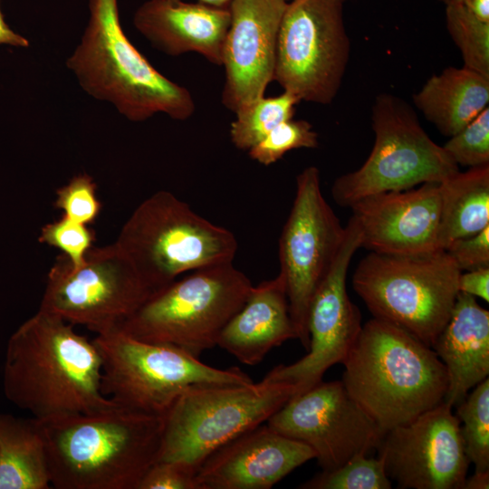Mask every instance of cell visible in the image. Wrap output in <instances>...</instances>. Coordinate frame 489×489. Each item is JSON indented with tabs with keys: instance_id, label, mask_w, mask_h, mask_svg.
Wrapping results in <instances>:
<instances>
[{
	"instance_id": "obj_1",
	"label": "cell",
	"mask_w": 489,
	"mask_h": 489,
	"mask_svg": "<svg viewBox=\"0 0 489 489\" xmlns=\"http://www.w3.org/2000/svg\"><path fill=\"white\" fill-rule=\"evenodd\" d=\"M74 325L38 309L10 336L3 390L15 407L41 422L114 404L101 389V359Z\"/></svg>"
},
{
	"instance_id": "obj_2",
	"label": "cell",
	"mask_w": 489,
	"mask_h": 489,
	"mask_svg": "<svg viewBox=\"0 0 489 489\" xmlns=\"http://www.w3.org/2000/svg\"><path fill=\"white\" fill-rule=\"evenodd\" d=\"M42 423L56 489H138L158 461L161 416L114 403Z\"/></svg>"
},
{
	"instance_id": "obj_3",
	"label": "cell",
	"mask_w": 489,
	"mask_h": 489,
	"mask_svg": "<svg viewBox=\"0 0 489 489\" xmlns=\"http://www.w3.org/2000/svg\"><path fill=\"white\" fill-rule=\"evenodd\" d=\"M342 364L347 392L385 432L437 406L447 390L432 347L376 318L362 325Z\"/></svg>"
},
{
	"instance_id": "obj_4",
	"label": "cell",
	"mask_w": 489,
	"mask_h": 489,
	"mask_svg": "<svg viewBox=\"0 0 489 489\" xmlns=\"http://www.w3.org/2000/svg\"><path fill=\"white\" fill-rule=\"evenodd\" d=\"M89 18L66 60L80 87L111 104L130 121L157 113L186 120L196 110L190 91L160 73L131 43L120 24L118 0H89Z\"/></svg>"
},
{
	"instance_id": "obj_5",
	"label": "cell",
	"mask_w": 489,
	"mask_h": 489,
	"mask_svg": "<svg viewBox=\"0 0 489 489\" xmlns=\"http://www.w3.org/2000/svg\"><path fill=\"white\" fill-rule=\"evenodd\" d=\"M114 243L156 291L183 273L233 263L238 248L230 230L166 190L134 209Z\"/></svg>"
},
{
	"instance_id": "obj_6",
	"label": "cell",
	"mask_w": 489,
	"mask_h": 489,
	"mask_svg": "<svg viewBox=\"0 0 489 489\" xmlns=\"http://www.w3.org/2000/svg\"><path fill=\"white\" fill-rule=\"evenodd\" d=\"M460 273L445 250L417 255L369 252L354 271L352 287L373 318L432 347L451 315Z\"/></svg>"
},
{
	"instance_id": "obj_7",
	"label": "cell",
	"mask_w": 489,
	"mask_h": 489,
	"mask_svg": "<svg viewBox=\"0 0 489 489\" xmlns=\"http://www.w3.org/2000/svg\"><path fill=\"white\" fill-rule=\"evenodd\" d=\"M253 286L233 263L197 269L157 291L119 329L198 358L216 346Z\"/></svg>"
},
{
	"instance_id": "obj_8",
	"label": "cell",
	"mask_w": 489,
	"mask_h": 489,
	"mask_svg": "<svg viewBox=\"0 0 489 489\" xmlns=\"http://www.w3.org/2000/svg\"><path fill=\"white\" fill-rule=\"evenodd\" d=\"M296 393L292 384L263 379L250 385H192L162 417L158 461L181 462L197 471L214 451L266 422Z\"/></svg>"
},
{
	"instance_id": "obj_9",
	"label": "cell",
	"mask_w": 489,
	"mask_h": 489,
	"mask_svg": "<svg viewBox=\"0 0 489 489\" xmlns=\"http://www.w3.org/2000/svg\"><path fill=\"white\" fill-rule=\"evenodd\" d=\"M101 359V389L114 403L161 416L188 387L202 383L250 385L237 367L222 369L178 348L138 340L120 329L92 340Z\"/></svg>"
},
{
	"instance_id": "obj_10",
	"label": "cell",
	"mask_w": 489,
	"mask_h": 489,
	"mask_svg": "<svg viewBox=\"0 0 489 489\" xmlns=\"http://www.w3.org/2000/svg\"><path fill=\"white\" fill-rule=\"evenodd\" d=\"M374 145L357 170L333 182L335 203L349 206L365 197L402 191L424 183H440L459 166L422 128L413 108L389 93L376 97L372 106Z\"/></svg>"
},
{
	"instance_id": "obj_11",
	"label": "cell",
	"mask_w": 489,
	"mask_h": 489,
	"mask_svg": "<svg viewBox=\"0 0 489 489\" xmlns=\"http://www.w3.org/2000/svg\"><path fill=\"white\" fill-rule=\"evenodd\" d=\"M156 292L113 243L92 247L77 267L59 255L39 309L98 335L119 329Z\"/></svg>"
},
{
	"instance_id": "obj_12",
	"label": "cell",
	"mask_w": 489,
	"mask_h": 489,
	"mask_svg": "<svg viewBox=\"0 0 489 489\" xmlns=\"http://www.w3.org/2000/svg\"><path fill=\"white\" fill-rule=\"evenodd\" d=\"M345 0H292L278 34L273 81L300 101L330 104L349 62Z\"/></svg>"
},
{
	"instance_id": "obj_13",
	"label": "cell",
	"mask_w": 489,
	"mask_h": 489,
	"mask_svg": "<svg viewBox=\"0 0 489 489\" xmlns=\"http://www.w3.org/2000/svg\"><path fill=\"white\" fill-rule=\"evenodd\" d=\"M346 228L325 200L314 166L296 177V192L279 239L280 272L297 340L309 349L307 320L312 299L328 274L345 238Z\"/></svg>"
},
{
	"instance_id": "obj_14",
	"label": "cell",
	"mask_w": 489,
	"mask_h": 489,
	"mask_svg": "<svg viewBox=\"0 0 489 489\" xmlns=\"http://www.w3.org/2000/svg\"><path fill=\"white\" fill-rule=\"evenodd\" d=\"M266 424L309 446L322 471L378 450L385 431L352 399L341 380L320 382L291 398Z\"/></svg>"
},
{
	"instance_id": "obj_15",
	"label": "cell",
	"mask_w": 489,
	"mask_h": 489,
	"mask_svg": "<svg viewBox=\"0 0 489 489\" xmlns=\"http://www.w3.org/2000/svg\"><path fill=\"white\" fill-rule=\"evenodd\" d=\"M345 228L339 254L309 307L307 354L290 365L274 367L263 379L266 382L292 384L297 388L296 395L321 382L331 366L342 363L362 329L360 312L350 299L346 287L350 264L361 247L360 234L352 216Z\"/></svg>"
},
{
	"instance_id": "obj_16",
	"label": "cell",
	"mask_w": 489,
	"mask_h": 489,
	"mask_svg": "<svg viewBox=\"0 0 489 489\" xmlns=\"http://www.w3.org/2000/svg\"><path fill=\"white\" fill-rule=\"evenodd\" d=\"M378 455L401 489H462L470 464L460 421L445 401L386 431Z\"/></svg>"
},
{
	"instance_id": "obj_17",
	"label": "cell",
	"mask_w": 489,
	"mask_h": 489,
	"mask_svg": "<svg viewBox=\"0 0 489 489\" xmlns=\"http://www.w3.org/2000/svg\"><path fill=\"white\" fill-rule=\"evenodd\" d=\"M287 0H232L222 52L223 105L235 113L264 96L273 81L278 34Z\"/></svg>"
},
{
	"instance_id": "obj_18",
	"label": "cell",
	"mask_w": 489,
	"mask_h": 489,
	"mask_svg": "<svg viewBox=\"0 0 489 489\" xmlns=\"http://www.w3.org/2000/svg\"><path fill=\"white\" fill-rule=\"evenodd\" d=\"M439 183L370 195L350 206L361 247L391 255H417L437 249Z\"/></svg>"
},
{
	"instance_id": "obj_19",
	"label": "cell",
	"mask_w": 489,
	"mask_h": 489,
	"mask_svg": "<svg viewBox=\"0 0 489 489\" xmlns=\"http://www.w3.org/2000/svg\"><path fill=\"white\" fill-rule=\"evenodd\" d=\"M313 458L309 446L263 423L214 451L196 477L199 489H269Z\"/></svg>"
},
{
	"instance_id": "obj_20",
	"label": "cell",
	"mask_w": 489,
	"mask_h": 489,
	"mask_svg": "<svg viewBox=\"0 0 489 489\" xmlns=\"http://www.w3.org/2000/svg\"><path fill=\"white\" fill-rule=\"evenodd\" d=\"M230 24L228 7L182 0H147L135 11L133 25L157 50L177 56L197 53L222 65Z\"/></svg>"
},
{
	"instance_id": "obj_21",
	"label": "cell",
	"mask_w": 489,
	"mask_h": 489,
	"mask_svg": "<svg viewBox=\"0 0 489 489\" xmlns=\"http://www.w3.org/2000/svg\"><path fill=\"white\" fill-rule=\"evenodd\" d=\"M297 339L283 276L253 286L244 303L222 330L216 346L241 363H260L284 341Z\"/></svg>"
},
{
	"instance_id": "obj_22",
	"label": "cell",
	"mask_w": 489,
	"mask_h": 489,
	"mask_svg": "<svg viewBox=\"0 0 489 489\" xmlns=\"http://www.w3.org/2000/svg\"><path fill=\"white\" fill-rule=\"evenodd\" d=\"M432 349L444 364L447 390L444 401L457 406L489 375V312L469 294L458 292L449 320Z\"/></svg>"
},
{
	"instance_id": "obj_23",
	"label": "cell",
	"mask_w": 489,
	"mask_h": 489,
	"mask_svg": "<svg viewBox=\"0 0 489 489\" xmlns=\"http://www.w3.org/2000/svg\"><path fill=\"white\" fill-rule=\"evenodd\" d=\"M413 101L441 134L450 138L488 107L489 77L450 66L432 75L413 95Z\"/></svg>"
},
{
	"instance_id": "obj_24",
	"label": "cell",
	"mask_w": 489,
	"mask_h": 489,
	"mask_svg": "<svg viewBox=\"0 0 489 489\" xmlns=\"http://www.w3.org/2000/svg\"><path fill=\"white\" fill-rule=\"evenodd\" d=\"M51 487L43 423L0 413V489Z\"/></svg>"
},
{
	"instance_id": "obj_25",
	"label": "cell",
	"mask_w": 489,
	"mask_h": 489,
	"mask_svg": "<svg viewBox=\"0 0 489 489\" xmlns=\"http://www.w3.org/2000/svg\"><path fill=\"white\" fill-rule=\"evenodd\" d=\"M437 249L489 226V165L460 170L439 183Z\"/></svg>"
},
{
	"instance_id": "obj_26",
	"label": "cell",
	"mask_w": 489,
	"mask_h": 489,
	"mask_svg": "<svg viewBox=\"0 0 489 489\" xmlns=\"http://www.w3.org/2000/svg\"><path fill=\"white\" fill-rule=\"evenodd\" d=\"M300 100L283 91L262 97L237 110L230 125V139L235 148L249 150L281 122L292 119Z\"/></svg>"
},
{
	"instance_id": "obj_27",
	"label": "cell",
	"mask_w": 489,
	"mask_h": 489,
	"mask_svg": "<svg viewBox=\"0 0 489 489\" xmlns=\"http://www.w3.org/2000/svg\"><path fill=\"white\" fill-rule=\"evenodd\" d=\"M456 407L470 463L475 471H489V379L473 388Z\"/></svg>"
},
{
	"instance_id": "obj_28",
	"label": "cell",
	"mask_w": 489,
	"mask_h": 489,
	"mask_svg": "<svg viewBox=\"0 0 489 489\" xmlns=\"http://www.w3.org/2000/svg\"><path fill=\"white\" fill-rule=\"evenodd\" d=\"M446 19L464 67L489 77V22L480 19L463 3L446 5Z\"/></svg>"
},
{
	"instance_id": "obj_29",
	"label": "cell",
	"mask_w": 489,
	"mask_h": 489,
	"mask_svg": "<svg viewBox=\"0 0 489 489\" xmlns=\"http://www.w3.org/2000/svg\"><path fill=\"white\" fill-rule=\"evenodd\" d=\"M392 482L383 459L358 455L330 471H321L299 488L302 489H390Z\"/></svg>"
},
{
	"instance_id": "obj_30",
	"label": "cell",
	"mask_w": 489,
	"mask_h": 489,
	"mask_svg": "<svg viewBox=\"0 0 489 489\" xmlns=\"http://www.w3.org/2000/svg\"><path fill=\"white\" fill-rule=\"evenodd\" d=\"M318 133L305 120L290 119L281 122L260 142L248 150L249 157L264 166L281 159L285 153L297 149H316Z\"/></svg>"
},
{
	"instance_id": "obj_31",
	"label": "cell",
	"mask_w": 489,
	"mask_h": 489,
	"mask_svg": "<svg viewBox=\"0 0 489 489\" xmlns=\"http://www.w3.org/2000/svg\"><path fill=\"white\" fill-rule=\"evenodd\" d=\"M38 240L59 249L71 265L77 267L86 261L89 251L93 247L95 235L87 225L62 215L61 218L42 227Z\"/></svg>"
},
{
	"instance_id": "obj_32",
	"label": "cell",
	"mask_w": 489,
	"mask_h": 489,
	"mask_svg": "<svg viewBox=\"0 0 489 489\" xmlns=\"http://www.w3.org/2000/svg\"><path fill=\"white\" fill-rule=\"evenodd\" d=\"M443 148L458 166L489 165V108L450 137Z\"/></svg>"
},
{
	"instance_id": "obj_33",
	"label": "cell",
	"mask_w": 489,
	"mask_h": 489,
	"mask_svg": "<svg viewBox=\"0 0 489 489\" xmlns=\"http://www.w3.org/2000/svg\"><path fill=\"white\" fill-rule=\"evenodd\" d=\"M53 205L63 216L87 225L96 221L101 209L97 185L87 173L73 176L59 187Z\"/></svg>"
},
{
	"instance_id": "obj_34",
	"label": "cell",
	"mask_w": 489,
	"mask_h": 489,
	"mask_svg": "<svg viewBox=\"0 0 489 489\" xmlns=\"http://www.w3.org/2000/svg\"><path fill=\"white\" fill-rule=\"evenodd\" d=\"M197 470L176 461H157L146 472L138 489H199Z\"/></svg>"
},
{
	"instance_id": "obj_35",
	"label": "cell",
	"mask_w": 489,
	"mask_h": 489,
	"mask_svg": "<svg viewBox=\"0 0 489 489\" xmlns=\"http://www.w3.org/2000/svg\"><path fill=\"white\" fill-rule=\"evenodd\" d=\"M445 251L461 272L489 267V226L474 235L455 240Z\"/></svg>"
},
{
	"instance_id": "obj_36",
	"label": "cell",
	"mask_w": 489,
	"mask_h": 489,
	"mask_svg": "<svg viewBox=\"0 0 489 489\" xmlns=\"http://www.w3.org/2000/svg\"><path fill=\"white\" fill-rule=\"evenodd\" d=\"M457 287L460 292L489 302V267L461 272Z\"/></svg>"
},
{
	"instance_id": "obj_37",
	"label": "cell",
	"mask_w": 489,
	"mask_h": 489,
	"mask_svg": "<svg viewBox=\"0 0 489 489\" xmlns=\"http://www.w3.org/2000/svg\"><path fill=\"white\" fill-rule=\"evenodd\" d=\"M0 44L10 45L16 48H27L30 43L27 38L14 32L5 21L0 9Z\"/></svg>"
},
{
	"instance_id": "obj_38",
	"label": "cell",
	"mask_w": 489,
	"mask_h": 489,
	"mask_svg": "<svg viewBox=\"0 0 489 489\" xmlns=\"http://www.w3.org/2000/svg\"><path fill=\"white\" fill-rule=\"evenodd\" d=\"M489 488V471H475L470 476L466 477L462 489H488Z\"/></svg>"
},
{
	"instance_id": "obj_39",
	"label": "cell",
	"mask_w": 489,
	"mask_h": 489,
	"mask_svg": "<svg viewBox=\"0 0 489 489\" xmlns=\"http://www.w3.org/2000/svg\"><path fill=\"white\" fill-rule=\"evenodd\" d=\"M460 3H463L483 21L489 22V0H463Z\"/></svg>"
},
{
	"instance_id": "obj_40",
	"label": "cell",
	"mask_w": 489,
	"mask_h": 489,
	"mask_svg": "<svg viewBox=\"0 0 489 489\" xmlns=\"http://www.w3.org/2000/svg\"><path fill=\"white\" fill-rule=\"evenodd\" d=\"M232 0H198L207 5L218 6V7H228Z\"/></svg>"
},
{
	"instance_id": "obj_41",
	"label": "cell",
	"mask_w": 489,
	"mask_h": 489,
	"mask_svg": "<svg viewBox=\"0 0 489 489\" xmlns=\"http://www.w3.org/2000/svg\"><path fill=\"white\" fill-rule=\"evenodd\" d=\"M439 1L444 3L446 5H449L458 4L462 2L463 0H439Z\"/></svg>"
}]
</instances>
